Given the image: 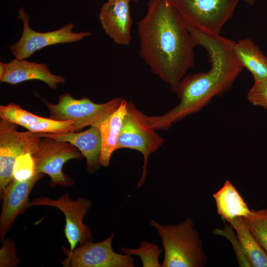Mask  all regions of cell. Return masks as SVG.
<instances>
[{
    "instance_id": "6da1fadb",
    "label": "cell",
    "mask_w": 267,
    "mask_h": 267,
    "mask_svg": "<svg viewBox=\"0 0 267 267\" xmlns=\"http://www.w3.org/2000/svg\"><path fill=\"white\" fill-rule=\"evenodd\" d=\"M139 55L173 92L194 65L196 44L187 25L170 0H149L139 21Z\"/></svg>"
},
{
    "instance_id": "7a4b0ae2",
    "label": "cell",
    "mask_w": 267,
    "mask_h": 267,
    "mask_svg": "<svg viewBox=\"0 0 267 267\" xmlns=\"http://www.w3.org/2000/svg\"><path fill=\"white\" fill-rule=\"evenodd\" d=\"M187 26L196 46L207 52L211 67L208 71L183 77L175 91L179 102L165 114L152 117V124L157 130H168L174 124L201 111L214 97L228 91L244 68L234 54L235 42Z\"/></svg>"
},
{
    "instance_id": "3957f363",
    "label": "cell",
    "mask_w": 267,
    "mask_h": 267,
    "mask_svg": "<svg viewBox=\"0 0 267 267\" xmlns=\"http://www.w3.org/2000/svg\"><path fill=\"white\" fill-rule=\"evenodd\" d=\"M164 249L161 267H203L207 257L199 233L190 217L178 224H162L151 220Z\"/></svg>"
},
{
    "instance_id": "277c9868",
    "label": "cell",
    "mask_w": 267,
    "mask_h": 267,
    "mask_svg": "<svg viewBox=\"0 0 267 267\" xmlns=\"http://www.w3.org/2000/svg\"><path fill=\"white\" fill-rule=\"evenodd\" d=\"M123 99L117 97L105 103H96L88 97L76 99L70 93H65L59 95L56 104L44 101L49 111V118L72 121L77 132L87 126H98L119 107Z\"/></svg>"
},
{
    "instance_id": "5b68a950",
    "label": "cell",
    "mask_w": 267,
    "mask_h": 267,
    "mask_svg": "<svg viewBox=\"0 0 267 267\" xmlns=\"http://www.w3.org/2000/svg\"><path fill=\"white\" fill-rule=\"evenodd\" d=\"M240 0H170L186 24L217 36L232 17Z\"/></svg>"
},
{
    "instance_id": "8992f818",
    "label": "cell",
    "mask_w": 267,
    "mask_h": 267,
    "mask_svg": "<svg viewBox=\"0 0 267 267\" xmlns=\"http://www.w3.org/2000/svg\"><path fill=\"white\" fill-rule=\"evenodd\" d=\"M127 112L123 120L117 150L129 148L140 152L143 157V171L137 187L144 183L147 174V165L150 155L164 143V139L157 134L142 117V112L131 101H127Z\"/></svg>"
},
{
    "instance_id": "52a82bcc",
    "label": "cell",
    "mask_w": 267,
    "mask_h": 267,
    "mask_svg": "<svg viewBox=\"0 0 267 267\" xmlns=\"http://www.w3.org/2000/svg\"><path fill=\"white\" fill-rule=\"evenodd\" d=\"M32 155L36 172L47 175L50 178L49 187H71L74 180L64 174V164L71 159H81L84 156L74 145L66 141L44 137Z\"/></svg>"
},
{
    "instance_id": "ba28073f",
    "label": "cell",
    "mask_w": 267,
    "mask_h": 267,
    "mask_svg": "<svg viewBox=\"0 0 267 267\" xmlns=\"http://www.w3.org/2000/svg\"><path fill=\"white\" fill-rule=\"evenodd\" d=\"M16 125L3 120L0 122V198L13 178L14 162L20 155L33 154L41 140L37 133L19 132Z\"/></svg>"
},
{
    "instance_id": "9c48e42d",
    "label": "cell",
    "mask_w": 267,
    "mask_h": 267,
    "mask_svg": "<svg viewBox=\"0 0 267 267\" xmlns=\"http://www.w3.org/2000/svg\"><path fill=\"white\" fill-rule=\"evenodd\" d=\"M18 18L23 23V32L19 40L11 45L9 49L18 59H26L36 51L48 46L79 42L91 34L89 31L73 32L75 26L73 23L54 31L37 32L30 27L29 16L23 7L18 9Z\"/></svg>"
},
{
    "instance_id": "30bf717a",
    "label": "cell",
    "mask_w": 267,
    "mask_h": 267,
    "mask_svg": "<svg viewBox=\"0 0 267 267\" xmlns=\"http://www.w3.org/2000/svg\"><path fill=\"white\" fill-rule=\"evenodd\" d=\"M91 205L89 199L80 197L73 200L67 192L57 200L41 196L30 202V207L48 206L56 207L63 212L65 218L64 232L70 250L93 240L90 228L83 222L84 217Z\"/></svg>"
},
{
    "instance_id": "8fae6325",
    "label": "cell",
    "mask_w": 267,
    "mask_h": 267,
    "mask_svg": "<svg viewBox=\"0 0 267 267\" xmlns=\"http://www.w3.org/2000/svg\"><path fill=\"white\" fill-rule=\"evenodd\" d=\"M115 233L102 241H89L72 250L62 246L67 257L59 262L64 267H134L132 256L115 252L112 247Z\"/></svg>"
},
{
    "instance_id": "7c38bea8",
    "label": "cell",
    "mask_w": 267,
    "mask_h": 267,
    "mask_svg": "<svg viewBox=\"0 0 267 267\" xmlns=\"http://www.w3.org/2000/svg\"><path fill=\"white\" fill-rule=\"evenodd\" d=\"M45 174L37 172L24 180L13 179L6 189L2 201L0 216V239L2 241L12 226L15 219L30 207L29 196L36 183Z\"/></svg>"
},
{
    "instance_id": "4fadbf2b",
    "label": "cell",
    "mask_w": 267,
    "mask_h": 267,
    "mask_svg": "<svg viewBox=\"0 0 267 267\" xmlns=\"http://www.w3.org/2000/svg\"><path fill=\"white\" fill-rule=\"evenodd\" d=\"M32 80L42 81L53 89L57 88L58 84H64L66 82L64 77L52 74L45 63L17 58L9 63L0 62L1 82L15 85Z\"/></svg>"
},
{
    "instance_id": "5bb4252c",
    "label": "cell",
    "mask_w": 267,
    "mask_h": 267,
    "mask_svg": "<svg viewBox=\"0 0 267 267\" xmlns=\"http://www.w3.org/2000/svg\"><path fill=\"white\" fill-rule=\"evenodd\" d=\"M129 0L107 1L101 6L98 19L105 34L121 45H130L132 19Z\"/></svg>"
},
{
    "instance_id": "9a60e30c",
    "label": "cell",
    "mask_w": 267,
    "mask_h": 267,
    "mask_svg": "<svg viewBox=\"0 0 267 267\" xmlns=\"http://www.w3.org/2000/svg\"><path fill=\"white\" fill-rule=\"evenodd\" d=\"M37 134L41 137H50L56 140L68 142L75 146L85 157L87 168L90 173H94L101 166L99 159L102 142L98 126H90L88 130L80 133Z\"/></svg>"
},
{
    "instance_id": "2e32d148",
    "label": "cell",
    "mask_w": 267,
    "mask_h": 267,
    "mask_svg": "<svg viewBox=\"0 0 267 267\" xmlns=\"http://www.w3.org/2000/svg\"><path fill=\"white\" fill-rule=\"evenodd\" d=\"M127 101L123 99L119 107L98 126L101 136L99 159L101 166L108 167L113 153L117 150L124 118L127 112Z\"/></svg>"
},
{
    "instance_id": "e0dca14e",
    "label": "cell",
    "mask_w": 267,
    "mask_h": 267,
    "mask_svg": "<svg viewBox=\"0 0 267 267\" xmlns=\"http://www.w3.org/2000/svg\"><path fill=\"white\" fill-rule=\"evenodd\" d=\"M233 52L243 67L251 73L255 82L267 80V56L251 39L235 42Z\"/></svg>"
},
{
    "instance_id": "ac0fdd59",
    "label": "cell",
    "mask_w": 267,
    "mask_h": 267,
    "mask_svg": "<svg viewBox=\"0 0 267 267\" xmlns=\"http://www.w3.org/2000/svg\"><path fill=\"white\" fill-rule=\"evenodd\" d=\"M213 196L215 200L218 214L227 222L237 217H244L250 212L251 209L238 191L228 180Z\"/></svg>"
},
{
    "instance_id": "d6986e66",
    "label": "cell",
    "mask_w": 267,
    "mask_h": 267,
    "mask_svg": "<svg viewBox=\"0 0 267 267\" xmlns=\"http://www.w3.org/2000/svg\"><path fill=\"white\" fill-rule=\"evenodd\" d=\"M235 230L243 252L251 267H267V253L247 227L243 217L228 221Z\"/></svg>"
},
{
    "instance_id": "ffe728a7",
    "label": "cell",
    "mask_w": 267,
    "mask_h": 267,
    "mask_svg": "<svg viewBox=\"0 0 267 267\" xmlns=\"http://www.w3.org/2000/svg\"><path fill=\"white\" fill-rule=\"evenodd\" d=\"M0 117L2 120L23 127L44 121L47 118L30 113L14 103L0 105Z\"/></svg>"
},
{
    "instance_id": "44dd1931",
    "label": "cell",
    "mask_w": 267,
    "mask_h": 267,
    "mask_svg": "<svg viewBox=\"0 0 267 267\" xmlns=\"http://www.w3.org/2000/svg\"><path fill=\"white\" fill-rule=\"evenodd\" d=\"M243 217L247 227L267 253V208L251 209L250 213Z\"/></svg>"
},
{
    "instance_id": "7402d4cb",
    "label": "cell",
    "mask_w": 267,
    "mask_h": 267,
    "mask_svg": "<svg viewBox=\"0 0 267 267\" xmlns=\"http://www.w3.org/2000/svg\"><path fill=\"white\" fill-rule=\"evenodd\" d=\"M122 253L138 256L142 262L143 267H161L159 258L161 254L162 249L154 243L143 241L139 247L136 249L121 248Z\"/></svg>"
},
{
    "instance_id": "603a6c76",
    "label": "cell",
    "mask_w": 267,
    "mask_h": 267,
    "mask_svg": "<svg viewBox=\"0 0 267 267\" xmlns=\"http://www.w3.org/2000/svg\"><path fill=\"white\" fill-rule=\"evenodd\" d=\"M24 128L34 133L63 134L76 132L72 121L56 120L49 118L44 121L28 125Z\"/></svg>"
},
{
    "instance_id": "cb8c5ba5",
    "label": "cell",
    "mask_w": 267,
    "mask_h": 267,
    "mask_svg": "<svg viewBox=\"0 0 267 267\" xmlns=\"http://www.w3.org/2000/svg\"><path fill=\"white\" fill-rule=\"evenodd\" d=\"M37 172L32 154L26 153L19 156L13 166V178L18 181L27 179L32 177Z\"/></svg>"
},
{
    "instance_id": "d4e9b609",
    "label": "cell",
    "mask_w": 267,
    "mask_h": 267,
    "mask_svg": "<svg viewBox=\"0 0 267 267\" xmlns=\"http://www.w3.org/2000/svg\"><path fill=\"white\" fill-rule=\"evenodd\" d=\"M0 249V267H16L21 262L17 256L15 242L11 239L4 238Z\"/></svg>"
},
{
    "instance_id": "484cf974",
    "label": "cell",
    "mask_w": 267,
    "mask_h": 267,
    "mask_svg": "<svg viewBox=\"0 0 267 267\" xmlns=\"http://www.w3.org/2000/svg\"><path fill=\"white\" fill-rule=\"evenodd\" d=\"M247 98L252 105L267 110V80L254 82L247 93Z\"/></svg>"
},
{
    "instance_id": "4316f807",
    "label": "cell",
    "mask_w": 267,
    "mask_h": 267,
    "mask_svg": "<svg viewBox=\"0 0 267 267\" xmlns=\"http://www.w3.org/2000/svg\"><path fill=\"white\" fill-rule=\"evenodd\" d=\"M247 4H249V5L252 6L254 5L255 0H241Z\"/></svg>"
},
{
    "instance_id": "83f0119b",
    "label": "cell",
    "mask_w": 267,
    "mask_h": 267,
    "mask_svg": "<svg viewBox=\"0 0 267 267\" xmlns=\"http://www.w3.org/2000/svg\"><path fill=\"white\" fill-rule=\"evenodd\" d=\"M116 0H107V1H116ZM129 0L137 2L139 0Z\"/></svg>"
}]
</instances>
